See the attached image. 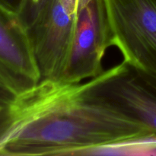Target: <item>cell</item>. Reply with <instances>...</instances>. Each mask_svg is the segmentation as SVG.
Here are the masks:
<instances>
[{
    "label": "cell",
    "instance_id": "1",
    "mask_svg": "<svg viewBox=\"0 0 156 156\" xmlns=\"http://www.w3.org/2000/svg\"><path fill=\"white\" fill-rule=\"evenodd\" d=\"M147 133L152 131L96 91L94 78L79 83L41 79L5 101L0 156H79Z\"/></svg>",
    "mask_w": 156,
    "mask_h": 156
},
{
    "label": "cell",
    "instance_id": "2",
    "mask_svg": "<svg viewBox=\"0 0 156 156\" xmlns=\"http://www.w3.org/2000/svg\"><path fill=\"white\" fill-rule=\"evenodd\" d=\"M111 47L123 62L156 80V0H104Z\"/></svg>",
    "mask_w": 156,
    "mask_h": 156
},
{
    "label": "cell",
    "instance_id": "3",
    "mask_svg": "<svg viewBox=\"0 0 156 156\" xmlns=\"http://www.w3.org/2000/svg\"><path fill=\"white\" fill-rule=\"evenodd\" d=\"M111 47L104 0H91L78 12L69 55L59 80L79 83L100 76L102 61Z\"/></svg>",
    "mask_w": 156,
    "mask_h": 156
},
{
    "label": "cell",
    "instance_id": "4",
    "mask_svg": "<svg viewBox=\"0 0 156 156\" xmlns=\"http://www.w3.org/2000/svg\"><path fill=\"white\" fill-rule=\"evenodd\" d=\"M60 0H50L27 30L41 79H59L66 66L77 24Z\"/></svg>",
    "mask_w": 156,
    "mask_h": 156
},
{
    "label": "cell",
    "instance_id": "5",
    "mask_svg": "<svg viewBox=\"0 0 156 156\" xmlns=\"http://www.w3.org/2000/svg\"><path fill=\"white\" fill-rule=\"evenodd\" d=\"M94 88L108 101L156 133V80L125 62L94 78Z\"/></svg>",
    "mask_w": 156,
    "mask_h": 156
},
{
    "label": "cell",
    "instance_id": "6",
    "mask_svg": "<svg viewBox=\"0 0 156 156\" xmlns=\"http://www.w3.org/2000/svg\"><path fill=\"white\" fill-rule=\"evenodd\" d=\"M41 79L27 28L0 6V89L12 97Z\"/></svg>",
    "mask_w": 156,
    "mask_h": 156
},
{
    "label": "cell",
    "instance_id": "7",
    "mask_svg": "<svg viewBox=\"0 0 156 156\" xmlns=\"http://www.w3.org/2000/svg\"><path fill=\"white\" fill-rule=\"evenodd\" d=\"M156 156V133H147L89 148L79 156Z\"/></svg>",
    "mask_w": 156,
    "mask_h": 156
},
{
    "label": "cell",
    "instance_id": "8",
    "mask_svg": "<svg viewBox=\"0 0 156 156\" xmlns=\"http://www.w3.org/2000/svg\"><path fill=\"white\" fill-rule=\"evenodd\" d=\"M50 0H24L18 17L28 30L44 11Z\"/></svg>",
    "mask_w": 156,
    "mask_h": 156
},
{
    "label": "cell",
    "instance_id": "9",
    "mask_svg": "<svg viewBox=\"0 0 156 156\" xmlns=\"http://www.w3.org/2000/svg\"><path fill=\"white\" fill-rule=\"evenodd\" d=\"M24 0H0V6L12 13L18 15Z\"/></svg>",
    "mask_w": 156,
    "mask_h": 156
},
{
    "label": "cell",
    "instance_id": "10",
    "mask_svg": "<svg viewBox=\"0 0 156 156\" xmlns=\"http://www.w3.org/2000/svg\"><path fill=\"white\" fill-rule=\"evenodd\" d=\"M62 4L70 14L78 15L79 0H60Z\"/></svg>",
    "mask_w": 156,
    "mask_h": 156
},
{
    "label": "cell",
    "instance_id": "11",
    "mask_svg": "<svg viewBox=\"0 0 156 156\" xmlns=\"http://www.w3.org/2000/svg\"><path fill=\"white\" fill-rule=\"evenodd\" d=\"M9 98H6L5 97V96L0 94V116L2 115V113L3 110H4L5 101Z\"/></svg>",
    "mask_w": 156,
    "mask_h": 156
},
{
    "label": "cell",
    "instance_id": "12",
    "mask_svg": "<svg viewBox=\"0 0 156 156\" xmlns=\"http://www.w3.org/2000/svg\"><path fill=\"white\" fill-rule=\"evenodd\" d=\"M91 1V0H79V11L82 9L83 7H85Z\"/></svg>",
    "mask_w": 156,
    "mask_h": 156
}]
</instances>
